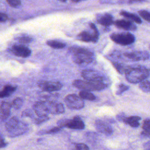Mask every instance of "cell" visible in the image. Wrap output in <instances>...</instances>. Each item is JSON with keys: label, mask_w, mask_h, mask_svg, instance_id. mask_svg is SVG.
Masks as SVG:
<instances>
[{"label": "cell", "mask_w": 150, "mask_h": 150, "mask_svg": "<svg viewBox=\"0 0 150 150\" xmlns=\"http://www.w3.org/2000/svg\"><path fill=\"white\" fill-rule=\"evenodd\" d=\"M39 87L43 91L52 92L59 90L62 87V84L59 81H42L38 84Z\"/></svg>", "instance_id": "obj_11"}, {"label": "cell", "mask_w": 150, "mask_h": 150, "mask_svg": "<svg viewBox=\"0 0 150 150\" xmlns=\"http://www.w3.org/2000/svg\"><path fill=\"white\" fill-rule=\"evenodd\" d=\"M149 71H150V70H149Z\"/></svg>", "instance_id": "obj_38"}, {"label": "cell", "mask_w": 150, "mask_h": 150, "mask_svg": "<svg viewBox=\"0 0 150 150\" xmlns=\"http://www.w3.org/2000/svg\"><path fill=\"white\" fill-rule=\"evenodd\" d=\"M71 150H89L88 146L83 143L73 144Z\"/></svg>", "instance_id": "obj_27"}, {"label": "cell", "mask_w": 150, "mask_h": 150, "mask_svg": "<svg viewBox=\"0 0 150 150\" xmlns=\"http://www.w3.org/2000/svg\"><path fill=\"white\" fill-rule=\"evenodd\" d=\"M97 21L99 24L105 27L110 26L114 22L112 16L108 13L98 15L97 17Z\"/></svg>", "instance_id": "obj_16"}, {"label": "cell", "mask_w": 150, "mask_h": 150, "mask_svg": "<svg viewBox=\"0 0 150 150\" xmlns=\"http://www.w3.org/2000/svg\"><path fill=\"white\" fill-rule=\"evenodd\" d=\"M128 86L124 84H120L117 87V90L116 91L117 95H121L124 92L127 91L128 89Z\"/></svg>", "instance_id": "obj_29"}, {"label": "cell", "mask_w": 150, "mask_h": 150, "mask_svg": "<svg viewBox=\"0 0 150 150\" xmlns=\"http://www.w3.org/2000/svg\"><path fill=\"white\" fill-rule=\"evenodd\" d=\"M8 145V142L5 141L1 134H0V148H3Z\"/></svg>", "instance_id": "obj_33"}, {"label": "cell", "mask_w": 150, "mask_h": 150, "mask_svg": "<svg viewBox=\"0 0 150 150\" xmlns=\"http://www.w3.org/2000/svg\"><path fill=\"white\" fill-rule=\"evenodd\" d=\"M110 38L115 43L122 46L129 45L135 40L134 35L129 32L113 33L110 35Z\"/></svg>", "instance_id": "obj_8"}, {"label": "cell", "mask_w": 150, "mask_h": 150, "mask_svg": "<svg viewBox=\"0 0 150 150\" xmlns=\"http://www.w3.org/2000/svg\"><path fill=\"white\" fill-rule=\"evenodd\" d=\"M95 127L97 130L107 136L111 135L113 132V129L111 126L106 121L102 120H97L94 123Z\"/></svg>", "instance_id": "obj_12"}, {"label": "cell", "mask_w": 150, "mask_h": 150, "mask_svg": "<svg viewBox=\"0 0 150 150\" xmlns=\"http://www.w3.org/2000/svg\"><path fill=\"white\" fill-rule=\"evenodd\" d=\"M142 131L141 132V135L144 138L150 137V119L146 118L144 120L142 124Z\"/></svg>", "instance_id": "obj_21"}, {"label": "cell", "mask_w": 150, "mask_h": 150, "mask_svg": "<svg viewBox=\"0 0 150 150\" xmlns=\"http://www.w3.org/2000/svg\"><path fill=\"white\" fill-rule=\"evenodd\" d=\"M144 148L145 150H150V140L144 144Z\"/></svg>", "instance_id": "obj_36"}, {"label": "cell", "mask_w": 150, "mask_h": 150, "mask_svg": "<svg viewBox=\"0 0 150 150\" xmlns=\"http://www.w3.org/2000/svg\"><path fill=\"white\" fill-rule=\"evenodd\" d=\"M81 76L85 80L87 81L102 83L108 86L110 83L109 79L104 74L94 70L87 69L83 70L81 71Z\"/></svg>", "instance_id": "obj_6"}, {"label": "cell", "mask_w": 150, "mask_h": 150, "mask_svg": "<svg viewBox=\"0 0 150 150\" xmlns=\"http://www.w3.org/2000/svg\"><path fill=\"white\" fill-rule=\"evenodd\" d=\"M5 128L9 135L11 137L19 136L25 133L27 130V126L25 124L21 122L16 117H12L6 123Z\"/></svg>", "instance_id": "obj_3"}, {"label": "cell", "mask_w": 150, "mask_h": 150, "mask_svg": "<svg viewBox=\"0 0 150 150\" xmlns=\"http://www.w3.org/2000/svg\"><path fill=\"white\" fill-rule=\"evenodd\" d=\"M112 64L115 69L121 74H124L128 67V66H125V64L117 62H114L112 63Z\"/></svg>", "instance_id": "obj_25"}, {"label": "cell", "mask_w": 150, "mask_h": 150, "mask_svg": "<svg viewBox=\"0 0 150 150\" xmlns=\"http://www.w3.org/2000/svg\"><path fill=\"white\" fill-rule=\"evenodd\" d=\"M73 86L81 90L88 91L102 90L108 86V85L104 83L93 82L85 80H75L73 82Z\"/></svg>", "instance_id": "obj_4"}, {"label": "cell", "mask_w": 150, "mask_h": 150, "mask_svg": "<svg viewBox=\"0 0 150 150\" xmlns=\"http://www.w3.org/2000/svg\"><path fill=\"white\" fill-rule=\"evenodd\" d=\"M139 87L142 91L145 93H150V81L145 80L139 83Z\"/></svg>", "instance_id": "obj_26"}, {"label": "cell", "mask_w": 150, "mask_h": 150, "mask_svg": "<svg viewBox=\"0 0 150 150\" xmlns=\"http://www.w3.org/2000/svg\"><path fill=\"white\" fill-rule=\"evenodd\" d=\"M79 97L82 100H87L88 101H94L96 99V96L90 91L81 90L79 93Z\"/></svg>", "instance_id": "obj_23"}, {"label": "cell", "mask_w": 150, "mask_h": 150, "mask_svg": "<svg viewBox=\"0 0 150 150\" xmlns=\"http://www.w3.org/2000/svg\"><path fill=\"white\" fill-rule=\"evenodd\" d=\"M69 52L72 54L73 62L78 65H87L93 60V53L85 47L71 46L69 49Z\"/></svg>", "instance_id": "obj_2"}, {"label": "cell", "mask_w": 150, "mask_h": 150, "mask_svg": "<svg viewBox=\"0 0 150 150\" xmlns=\"http://www.w3.org/2000/svg\"><path fill=\"white\" fill-rule=\"evenodd\" d=\"M6 2L12 7L16 8L19 6H20L21 2L18 0H8L6 1Z\"/></svg>", "instance_id": "obj_31"}, {"label": "cell", "mask_w": 150, "mask_h": 150, "mask_svg": "<svg viewBox=\"0 0 150 150\" xmlns=\"http://www.w3.org/2000/svg\"><path fill=\"white\" fill-rule=\"evenodd\" d=\"M16 87L12 85H6L3 89L0 91V98L7 97L11 96L16 90Z\"/></svg>", "instance_id": "obj_22"}, {"label": "cell", "mask_w": 150, "mask_h": 150, "mask_svg": "<svg viewBox=\"0 0 150 150\" xmlns=\"http://www.w3.org/2000/svg\"><path fill=\"white\" fill-rule=\"evenodd\" d=\"M149 50H150V45H149Z\"/></svg>", "instance_id": "obj_37"}, {"label": "cell", "mask_w": 150, "mask_h": 150, "mask_svg": "<svg viewBox=\"0 0 150 150\" xmlns=\"http://www.w3.org/2000/svg\"><path fill=\"white\" fill-rule=\"evenodd\" d=\"M138 13L144 20L150 22V12L146 10H140L138 11Z\"/></svg>", "instance_id": "obj_28"}, {"label": "cell", "mask_w": 150, "mask_h": 150, "mask_svg": "<svg viewBox=\"0 0 150 150\" xmlns=\"http://www.w3.org/2000/svg\"><path fill=\"white\" fill-rule=\"evenodd\" d=\"M114 25L120 29L128 31H135L137 30V26L131 21L126 19H120L114 22Z\"/></svg>", "instance_id": "obj_14"}, {"label": "cell", "mask_w": 150, "mask_h": 150, "mask_svg": "<svg viewBox=\"0 0 150 150\" xmlns=\"http://www.w3.org/2000/svg\"><path fill=\"white\" fill-rule=\"evenodd\" d=\"M66 105L72 110H80L84 106V103L79 96L75 94H70L64 98Z\"/></svg>", "instance_id": "obj_10"}, {"label": "cell", "mask_w": 150, "mask_h": 150, "mask_svg": "<svg viewBox=\"0 0 150 150\" xmlns=\"http://www.w3.org/2000/svg\"><path fill=\"white\" fill-rule=\"evenodd\" d=\"M141 119V117L139 116L127 117L125 115L122 121L132 128H137L139 125V121Z\"/></svg>", "instance_id": "obj_19"}, {"label": "cell", "mask_w": 150, "mask_h": 150, "mask_svg": "<svg viewBox=\"0 0 150 150\" xmlns=\"http://www.w3.org/2000/svg\"><path fill=\"white\" fill-rule=\"evenodd\" d=\"M11 104L7 102H2L0 106V120L4 121L10 115Z\"/></svg>", "instance_id": "obj_18"}, {"label": "cell", "mask_w": 150, "mask_h": 150, "mask_svg": "<svg viewBox=\"0 0 150 150\" xmlns=\"http://www.w3.org/2000/svg\"><path fill=\"white\" fill-rule=\"evenodd\" d=\"M90 29L80 32L77 36V39L84 42H97L99 38V33L96 26L93 23H89Z\"/></svg>", "instance_id": "obj_5"}, {"label": "cell", "mask_w": 150, "mask_h": 150, "mask_svg": "<svg viewBox=\"0 0 150 150\" xmlns=\"http://www.w3.org/2000/svg\"><path fill=\"white\" fill-rule=\"evenodd\" d=\"M150 54L146 50H137L131 52H125L122 54V60H127L130 61H140L146 60L149 59Z\"/></svg>", "instance_id": "obj_9"}, {"label": "cell", "mask_w": 150, "mask_h": 150, "mask_svg": "<svg viewBox=\"0 0 150 150\" xmlns=\"http://www.w3.org/2000/svg\"><path fill=\"white\" fill-rule=\"evenodd\" d=\"M47 108L48 113L53 114H60L64 112V108L62 103L47 101L44 102Z\"/></svg>", "instance_id": "obj_13"}, {"label": "cell", "mask_w": 150, "mask_h": 150, "mask_svg": "<svg viewBox=\"0 0 150 150\" xmlns=\"http://www.w3.org/2000/svg\"><path fill=\"white\" fill-rule=\"evenodd\" d=\"M8 20V16L2 12H0V22H5Z\"/></svg>", "instance_id": "obj_34"}, {"label": "cell", "mask_w": 150, "mask_h": 150, "mask_svg": "<svg viewBox=\"0 0 150 150\" xmlns=\"http://www.w3.org/2000/svg\"><path fill=\"white\" fill-rule=\"evenodd\" d=\"M23 104V100L21 98H15L12 103V106L15 109H19Z\"/></svg>", "instance_id": "obj_30"}, {"label": "cell", "mask_w": 150, "mask_h": 150, "mask_svg": "<svg viewBox=\"0 0 150 150\" xmlns=\"http://www.w3.org/2000/svg\"><path fill=\"white\" fill-rule=\"evenodd\" d=\"M19 40L21 43H29L32 39L29 37H21L19 38Z\"/></svg>", "instance_id": "obj_35"}, {"label": "cell", "mask_w": 150, "mask_h": 150, "mask_svg": "<svg viewBox=\"0 0 150 150\" xmlns=\"http://www.w3.org/2000/svg\"><path fill=\"white\" fill-rule=\"evenodd\" d=\"M34 111L38 118L47 117L48 111L44 102H38L34 106Z\"/></svg>", "instance_id": "obj_17"}, {"label": "cell", "mask_w": 150, "mask_h": 150, "mask_svg": "<svg viewBox=\"0 0 150 150\" xmlns=\"http://www.w3.org/2000/svg\"><path fill=\"white\" fill-rule=\"evenodd\" d=\"M46 43L47 44V45H49L50 47L53 48V49H63L66 46V44L60 42L59 40H50L47 41Z\"/></svg>", "instance_id": "obj_24"}, {"label": "cell", "mask_w": 150, "mask_h": 150, "mask_svg": "<svg viewBox=\"0 0 150 150\" xmlns=\"http://www.w3.org/2000/svg\"><path fill=\"white\" fill-rule=\"evenodd\" d=\"M57 125L60 128H68L72 129H83L85 124L83 120L79 116H76L71 119L64 118L60 120L57 122Z\"/></svg>", "instance_id": "obj_7"}, {"label": "cell", "mask_w": 150, "mask_h": 150, "mask_svg": "<svg viewBox=\"0 0 150 150\" xmlns=\"http://www.w3.org/2000/svg\"><path fill=\"white\" fill-rule=\"evenodd\" d=\"M12 53L19 57H27L31 53L30 50L23 45H15L12 47Z\"/></svg>", "instance_id": "obj_15"}, {"label": "cell", "mask_w": 150, "mask_h": 150, "mask_svg": "<svg viewBox=\"0 0 150 150\" xmlns=\"http://www.w3.org/2000/svg\"><path fill=\"white\" fill-rule=\"evenodd\" d=\"M61 129H62V128H60V127L57 126V127H53V128L50 129L49 130L47 131L46 132V134H53V133H56V132H59Z\"/></svg>", "instance_id": "obj_32"}, {"label": "cell", "mask_w": 150, "mask_h": 150, "mask_svg": "<svg viewBox=\"0 0 150 150\" xmlns=\"http://www.w3.org/2000/svg\"><path fill=\"white\" fill-rule=\"evenodd\" d=\"M120 15H122V16H124V18L129 19L130 21L131 22H134L137 23H142V20L136 14L128 12V11H120Z\"/></svg>", "instance_id": "obj_20"}, {"label": "cell", "mask_w": 150, "mask_h": 150, "mask_svg": "<svg viewBox=\"0 0 150 150\" xmlns=\"http://www.w3.org/2000/svg\"><path fill=\"white\" fill-rule=\"evenodd\" d=\"M124 74L128 82L138 83L146 80L149 77L150 71L145 66L136 65L128 66Z\"/></svg>", "instance_id": "obj_1"}]
</instances>
